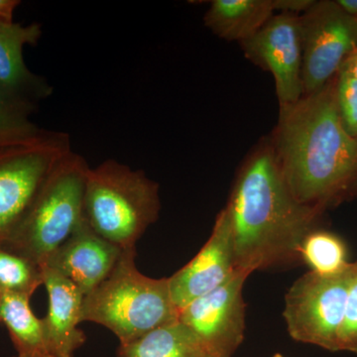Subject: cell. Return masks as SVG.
Wrapping results in <instances>:
<instances>
[{
  "label": "cell",
  "mask_w": 357,
  "mask_h": 357,
  "mask_svg": "<svg viewBox=\"0 0 357 357\" xmlns=\"http://www.w3.org/2000/svg\"><path fill=\"white\" fill-rule=\"evenodd\" d=\"M270 140L289 189L301 204L324 213L357 198V139L338 112L337 77L316 93L280 107Z\"/></svg>",
  "instance_id": "cell-1"
},
{
  "label": "cell",
  "mask_w": 357,
  "mask_h": 357,
  "mask_svg": "<svg viewBox=\"0 0 357 357\" xmlns=\"http://www.w3.org/2000/svg\"><path fill=\"white\" fill-rule=\"evenodd\" d=\"M225 208L234 237L236 270L248 275L301 261L303 243L318 229L323 215L293 196L271 140L249 154Z\"/></svg>",
  "instance_id": "cell-2"
},
{
  "label": "cell",
  "mask_w": 357,
  "mask_h": 357,
  "mask_svg": "<svg viewBox=\"0 0 357 357\" xmlns=\"http://www.w3.org/2000/svg\"><path fill=\"white\" fill-rule=\"evenodd\" d=\"M136 249H123L112 273L84 296L82 323L109 328L121 344L133 342L178 319L168 278L145 276L135 264Z\"/></svg>",
  "instance_id": "cell-3"
},
{
  "label": "cell",
  "mask_w": 357,
  "mask_h": 357,
  "mask_svg": "<svg viewBox=\"0 0 357 357\" xmlns=\"http://www.w3.org/2000/svg\"><path fill=\"white\" fill-rule=\"evenodd\" d=\"M159 185L142 170L109 159L89 168L84 220L96 234L122 249L135 248L159 218Z\"/></svg>",
  "instance_id": "cell-4"
},
{
  "label": "cell",
  "mask_w": 357,
  "mask_h": 357,
  "mask_svg": "<svg viewBox=\"0 0 357 357\" xmlns=\"http://www.w3.org/2000/svg\"><path fill=\"white\" fill-rule=\"evenodd\" d=\"M89 168L83 156L70 152L54 169L15 229L0 243L43 266L84 220Z\"/></svg>",
  "instance_id": "cell-5"
},
{
  "label": "cell",
  "mask_w": 357,
  "mask_h": 357,
  "mask_svg": "<svg viewBox=\"0 0 357 357\" xmlns=\"http://www.w3.org/2000/svg\"><path fill=\"white\" fill-rule=\"evenodd\" d=\"M73 152L69 134L29 128L0 130V241L24 217L42 185Z\"/></svg>",
  "instance_id": "cell-6"
},
{
  "label": "cell",
  "mask_w": 357,
  "mask_h": 357,
  "mask_svg": "<svg viewBox=\"0 0 357 357\" xmlns=\"http://www.w3.org/2000/svg\"><path fill=\"white\" fill-rule=\"evenodd\" d=\"M352 263L340 273L310 271L294 282L285 296L283 317L296 342L338 351Z\"/></svg>",
  "instance_id": "cell-7"
},
{
  "label": "cell",
  "mask_w": 357,
  "mask_h": 357,
  "mask_svg": "<svg viewBox=\"0 0 357 357\" xmlns=\"http://www.w3.org/2000/svg\"><path fill=\"white\" fill-rule=\"evenodd\" d=\"M299 24L303 84L305 95H310L337 77L357 48V20L337 0H319L300 15Z\"/></svg>",
  "instance_id": "cell-8"
},
{
  "label": "cell",
  "mask_w": 357,
  "mask_h": 357,
  "mask_svg": "<svg viewBox=\"0 0 357 357\" xmlns=\"http://www.w3.org/2000/svg\"><path fill=\"white\" fill-rule=\"evenodd\" d=\"M248 276L236 272L220 288L178 312V321L198 337L211 357H232L243 344L246 316L243 290Z\"/></svg>",
  "instance_id": "cell-9"
},
{
  "label": "cell",
  "mask_w": 357,
  "mask_h": 357,
  "mask_svg": "<svg viewBox=\"0 0 357 357\" xmlns=\"http://www.w3.org/2000/svg\"><path fill=\"white\" fill-rule=\"evenodd\" d=\"M299 15L279 13L248 40L241 42L245 57L274 77L279 107L304 96Z\"/></svg>",
  "instance_id": "cell-10"
},
{
  "label": "cell",
  "mask_w": 357,
  "mask_h": 357,
  "mask_svg": "<svg viewBox=\"0 0 357 357\" xmlns=\"http://www.w3.org/2000/svg\"><path fill=\"white\" fill-rule=\"evenodd\" d=\"M236 272L231 227L223 208L198 255L168 278L174 304L180 312L192 301L220 288Z\"/></svg>",
  "instance_id": "cell-11"
},
{
  "label": "cell",
  "mask_w": 357,
  "mask_h": 357,
  "mask_svg": "<svg viewBox=\"0 0 357 357\" xmlns=\"http://www.w3.org/2000/svg\"><path fill=\"white\" fill-rule=\"evenodd\" d=\"M122 251L96 234L84 220L42 267L55 270L86 296L112 273Z\"/></svg>",
  "instance_id": "cell-12"
},
{
  "label": "cell",
  "mask_w": 357,
  "mask_h": 357,
  "mask_svg": "<svg viewBox=\"0 0 357 357\" xmlns=\"http://www.w3.org/2000/svg\"><path fill=\"white\" fill-rule=\"evenodd\" d=\"M42 269L49 295L48 312L42 319L49 351L53 357H75V352L86 340L79 328L84 295L55 270L48 267Z\"/></svg>",
  "instance_id": "cell-13"
},
{
  "label": "cell",
  "mask_w": 357,
  "mask_h": 357,
  "mask_svg": "<svg viewBox=\"0 0 357 357\" xmlns=\"http://www.w3.org/2000/svg\"><path fill=\"white\" fill-rule=\"evenodd\" d=\"M41 37L39 23L0 22V88L36 105L47 100L53 89L44 77L28 69L23 50L27 45L38 44Z\"/></svg>",
  "instance_id": "cell-14"
},
{
  "label": "cell",
  "mask_w": 357,
  "mask_h": 357,
  "mask_svg": "<svg viewBox=\"0 0 357 357\" xmlns=\"http://www.w3.org/2000/svg\"><path fill=\"white\" fill-rule=\"evenodd\" d=\"M274 13L273 0H213L204 22L215 36L241 43L253 36Z\"/></svg>",
  "instance_id": "cell-15"
},
{
  "label": "cell",
  "mask_w": 357,
  "mask_h": 357,
  "mask_svg": "<svg viewBox=\"0 0 357 357\" xmlns=\"http://www.w3.org/2000/svg\"><path fill=\"white\" fill-rule=\"evenodd\" d=\"M30 299L16 294H0V323L6 326L17 357H53L43 321L33 312Z\"/></svg>",
  "instance_id": "cell-16"
},
{
  "label": "cell",
  "mask_w": 357,
  "mask_h": 357,
  "mask_svg": "<svg viewBox=\"0 0 357 357\" xmlns=\"http://www.w3.org/2000/svg\"><path fill=\"white\" fill-rule=\"evenodd\" d=\"M117 357L211 356L198 337L178 319L128 344H119Z\"/></svg>",
  "instance_id": "cell-17"
},
{
  "label": "cell",
  "mask_w": 357,
  "mask_h": 357,
  "mask_svg": "<svg viewBox=\"0 0 357 357\" xmlns=\"http://www.w3.org/2000/svg\"><path fill=\"white\" fill-rule=\"evenodd\" d=\"M301 261L307 263L311 271L323 275L340 273L351 264L344 241L332 232L318 229L305 238Z\"/></svg>",
  "instance_id": "cell-18"
},
{
  "label": "cell",
  "mask_w": 357,
  "mask_h": 357,
  "mask_svg": "<svg viewBox=\"0 0 357 357\" xmlns=\"http://www.w3.org/2000/svg\"><path fill=\"white\" fill-rule=\"evenodd\" d=\"M42 285V267L0 243V294H16L31 298Z\"/></svg>",
  "instance_id": "cell-19"
},
{
  "label": "cell",
  "mask_w": 357,
  "mask_h": 357,
  "mask_svg": "<svg viewBox=\"0 0 357 357\" xmlns=\"http://www.w3.org/2000/svg\"><path fill=\"white\" fill-rule=\"evenodd\" d=\"M38 105L11 95L0 88V130L20 129L34 126L30 117Z\"/></svg>",
  "instance_id": "cell-20"
},
{
  "label": "cell",
  "mask_w": 357,
  "mask_h": 357,
  "mask_svg": "<svg viewBox=\"0 0 357 357\" xmlns=\"http://www.w3.org/2000/svg\"><path fill=\"white\" fill-rule=\"evenodd\" d=\"M337 102L345 128L357 139V81L344 69L337 76Z\"/></svg>",
  "instance_id": "cell-21"
},
{
  "label": "cell",
  "mask_w": 357,
  "mask_h": 357,
  "mask_svg": "<svg viewBox=\"0 0 357 357\" xmlns=\"http://www.w3.org/2000/svg\"><path fill=\"white\" fill-rule=\"evenodd\" d=\"M338 351L357 354V261L352 263L344 321L338 335Z\"/></svg>",
  "instance_id": "cell-22"
},
{
  "label": "cell",
  "mask_w": 357,
  "mask_h": 357,
  "mask_svg": "<svg viewBox=\"0 0 357 357\" xmlns=\"http://www.w3.org/2000/svg\"><path fill=\"white\" fill-rule=\"evenodd\" d=\"M316 0H273L275 11L302 15L314 3Z\"/></svg>",
  "instance_id": "cell-23"
},
{
  "label": "cell",
  "mask_w": 357,
  "mask_h": 357,
  "mask_svg": "<svg viewBox=\"0 0 357 357\" xmlns=\"http://www.w3.org/2000/svg\"><path fill=\"white\" fill-rule=\"evenodd\" d=\"M20 3V0H0V22H14V13Z\"/></svg>",
  "instance_id": "cell-24"
},
{
  "label": "cell",
  "mask_w": 357,
  "mask_h": 357,
  "mask_svg": "<svg viewBox=\"0 0 357 357\" xmlns=\"http://www.w3.org/2000/svg\"><path fill=\"white\" fill-rule=\"evenodd\" d=\"M340 69H344L357 81V48L349 54Z\"/></svg>",
  "instance_id": "cell-25"
},
{
  "label": "cell",
  "mask_w": 357,
  "mask_h": 357,
  "mask_svg": "<svg viewBox=\"0 0 357 357\" xmlns=\"http://www.w3.org/2000/svg\"><path fill=\"white\" fill-rule=\"evenodd\" d=\"M337 2L345 13L357 20V0H337Z\"/></svg>",
  "instance_id": "cell-26"
},
{
  "label": "cell",
  "mask_w": 357,
  "mask_h": 357,
  "mask_svg": "<svg viewBox=\"0 0 357 357\" xmlns=\"http://www.w3.org/2000/svg\"><path fill=\"white\" fill-rule=\"evenodd\" d=\"M272 357H285V356H282L281 354H275L274 356Z\"/></svg>",
  "instance_id": "cell-27"
},
{
  "label": "cell",
  "mask_w": 357,
  "mask_h": 357,
  "mask_svg": "<svg viewBox=\"0 0 357 357\" xmlns=\"http://www.w3.org/2000/svg\"><path fill=\"white\" fill-rule=\"evenodd\" d=\"M14 357H17V356H14Z\"/></svg>",
  "instance_id": "cell-28"
}]
</instances>
